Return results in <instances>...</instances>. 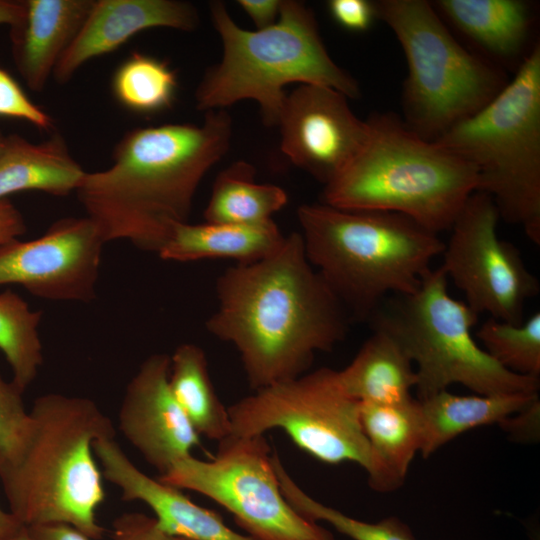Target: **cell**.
Instances as JSON below:
<instances>
[{
    "mask_svg": "<svg viewBox=\"0 0 540 540\" xmlns=\"http://www.w3.org/2000/svg\"><path fill=\"white\" fill-rule=\"evenodd\" d=\"M346 393L360 403L398 404L413 398V363L387 333L373 329L353 360L338 371Z\"/></svg>",
    "mask_w": 540,
    "mask_h": 540,
    "instance_id": "603a6c76",
    "label": "cell"
},
{
    "mask_svg": "<svg viewBox=\"0 0 540 540\" xmlns=\"http://www.w3.org/2000/svg\"><path fill=\"white\" fill-rule=\"evenodd\" d=\"M264 435H230L210 460L177 461L158 480L202 494L228 510L253 540H335L284 497Z\"/></svg>",
    "mask_w": 540,
    "mask_h": 540,
    "instance_id": "8fae6325",
    "label": "cell"
},
{
    "mask_svg": "<svg viewBox=\"0 0 540 540\" xmlns=\"http://www.w3.org/2000/svg\"><path fill=\"white\" fill-rule=\"evenodd\" d=\"M348 97L325 86L303 84L287 93L277 127L281 151L324 186L355 158L368 135L367 120Z\"/></svg>",
    "mask_w": 540,
    "mask_h": 540,
    "instance_id": "5bb4252c",
    "label": "cell"
},
{
    "mask_svg": "<svg viewBox=\"0 0 540 540\" xmlns=\"http://www.w3.org/2000/svg\"><path fill=\"white\" fill-rule=\"evenodd\" d=\"M441 267L431 269L410 295H397L372 317L373 329L390 335L416 365L417 399L461 384L476 394H536L539 377L500 366L472 336L479 315L448 292Z\"/></svg>",
    "mask_w": 540,
    "mask_h": 540,
    "instance_id": "ba28073f",
    "label": "cell"
},
{
    "mask_svg": "<svg viewBox=\"0 0 540 540\" xmlns=\"http://www.w3.org/2000/svg\"><path fill=\"white\" fill-rule=\"evenodd\" d=\"M115 438L111 419L86 397H37L13 452L0 459V482L10 512L25 526L64 523L92 540L104 528L96 510L106 493L93 450Z\"/></svg>",
    "mask_w": 540,
    "mask_h": 540,
    "instance_id": "3957f363",
    "label": "cell"
},
{
    "mask_svg": "<svg viewBox=\"0 0 540 540\" xmlns=\"http://www.w3.org/2000/svg\"><path fill=\"white\" fill-rule=\"evenodd\" d=\"M84 174L59 133L38 144L16 134L5 136L0 148V201L22 191L64 197L76 191Z\"/></svg>",
    "mask_w": 540,
    "mask_h": 540,
    "instance_id": "ffe728a7",
    "label": "cell"
},
{
    "mask_svg": "<svg viewBox=\"0 0 540 540\" xmlns=\"http://www.w3.org/2000/svg\"><path fill=\"white\" fill-rule=\"evenodd\" d=\"M199 13L179 0H94L77 35L59 59L53 77L68 82L89 60L111 53L135 34L157 27L192 31Z\"/></svg>",
    "mask_w": 540,
    "mask_h": 540,
    "instance_id": "2e32d148",
    "label": "cell"
},
{
    "mask_svg": "<svg viewBox=\"0 0 540 540\" xmlns=\"http://www.w3.org/2000/svg\"><path fill=\"white\" fill-rule=\"evenodd\" d=\"M23 13L22 1L0 0V24L14 25Z\"/></svg>",
    "mask_w": 540,
    "mask_h": 540,
    "instance_id": "ab89813d",
    "label": "cell"
},
{
    "mask_svg": "<svg viewBox=\"0 0 540 540\" xmlns=\"http://www.w3.org/2000/svg\"><path fill=\"white\" fill-rule=\"evenodd\" d=\"M273 463L284 497L304 517L315 522L324 521L353 540H416L409 526L396 517L365 522L322 504L292 479L276 452Z\"/></svg>",
    "mask_w": 540,
    "mask_h": 540,
    "instance_id": "f1b7e54d",
    "label": "cell"
},
{
    "mask_svg": "<svg viewBox=\"0 0 540 540\" xmlns=\"http://www.w3.org/2000/svg\"><path fill=\"white\" fill-rule=\"evenodd\" d=\"M375 6L407 62L402 120L422 138L436 140L506 86L503 73L460 45L429 2L381 0Z\"/></svg>",
    "mask_w": 540,
    "mask_h": 540,
    "instance_id": "9c48e42d",
    "label": "cell"
},
{
    "mask_svg": "<svg viewBox=\"0 0 540 540\" xmlns=\"http://www.w3.org/2000/svg\"><path fill=\"white\" fill-rule=\"evenodd\" d=\"M228 413L232 435H264L277 428L323 463L369 467L360 402L346 393L337 370L322 367L254 390L228 406Z\"/></svg>",
    "mask_w": 540,
    "mask_h": 540,
    "instance_id": "30bf717a",
    "label": "cell"
},
{
    "mask_svg": "<svg viewBox=\"0 0 540 540\" xmlns=\"http://www.w3.org/2000/svg\"><path fill=\"white\" fill-rule=\"evenodd\" d=\"M169 387L200 437L220 442L232 434L228 407L215 390L206 354L200 346L182 343L174 350L170 356Z\"/></svg>",
    "mask_w": 540,
    "mask_h": 540,
    "instance_id": "d4e9b609",
    "label": "cell"
},
{
    "mask_svg": "<svg viewBox=\"0 0 540 540\" xmlns=\"http://www.w3.org/2000/svg\"><path fill=\"white\" fill-rule=\"evenodd\" d=\"M42 311L11 289L0 293V351L12 370V381L25 391L36 379L43 364L39 335Z\"/></svg>",
    "mask_w": 540,
    "mask_h": 540,
    "instance_id": "4316f807",
    "label": "cell"
},
{
    "mask_svg": "<svg viewBox=\"0 0 540 540\" xmlns=\"http://www.w3.org/2000/svg\"><path fill=\"white\" fill-rule=\"evenodd\" d=\"M104 244L88 216L59 219L36 239L0 244V286L19 285L50 301L90 303Z\"/></svg>",
    "mask_w": 540,
    "mask_h": 540,
    "instance_id": "4fadbf2b",
    "label": "cell"
},
{
    "mask_svg": "<svg viewBox=\"0 0 540 540\" xmlns=\"http://www.w3.org/2000/svg\"><path fill=\"white\" fill-rule=\"evenodd\" d=\"M475 336L489 356L503 368L519 375L539 377V312L520 324L489 317L481 324Z\"/></svg>",
    "mask_w": 540,
    "mask_h": 540,
    "instance_id": "f546056e",
    "label": "cell"
},
{
    "mask_svg": "<svg viewBox=\"0 0 540 540\" xmlns=\"http://www.w3.org/2000/svg\"><path fill=\"white\" fill-rule=\"evenodd\" d=\"M113 540H191L163 529L155 517L140 512H127L112 524Z\"/></svg>",
    "mask_w": 540,
    "mask_h": 540,
    "instance_id": "d6a6232c",
    "label": "cell"
},
{
    "mask_svg": "<svg viewBox=\"0 0 540 540\" xmlns=\"http://www.w3.org/2000/svg\"><path fill=\"white\" fill-rule=\"evenodd\" d=\"M24 391L0 374V459L9 456L26 427L29 412L23 401Z\"/></svg>",
    "mask_w": 540,
    "mask_h": 540,
    "instance_id": "4dcf8cb0",
    "label": "cell"
},
{
    "mask_svg": "<svg viewBox=\"0 0 540 540\" xmlns=\"http://www.w3.org/2000/svg\"><path fill=\"white\" fill-rule=\"evenodd\" d=\"M422 421L420 453L427 458L458 435L499 423L529 408L538 393L455 395L447 390L417 399Z\"/></svg>",
    "mask_w": 540,
    "mask_h": 540,
    "instance_id": "7402d4cb",
    "label": "cell"
},
{
    "mask_svg": "<svg viewBox=\"0 0 540 540\" xmlns=\"http://www.w3.org/2000/svg\"><path fill=\"white\" fill-rule=\"evenodd\" d=\"M256 29H265L279 18L282 0H239L237 2Z\"/></svg>",
    "mask_w": 540,
    "mask_h": 540,
    "instance_id": "d590c367",
    "label": "cell"
},
{
    "mask_svg": "<svg viewBox=\"0 0 540 540\" xmlns=\"http://www.w3.org/2000/svg\"><path fill=\"white\" fill-rule=\"evenodd\" d=\"M255 176V167L246 161L220 171L203 212L205 222L259 225L272 221L287 205L288 195L277 185L257 183Z\"/></svg>",
    "mask_w": 540,
    "mask_h": 540,
    "instance_id": "484cf974",
    "label": "cell"
},
{
    "mask_svg": "<svg viewBox=\"0 0 540 540\" xmlns=\"http://www.w3.org/2000/svg\"><path fill=\"white\" fill-rule=\"evenodd\" d=\"M472 165L500 218L540 244V46L484 108L434 140Z\"/></svg>",
    "mask_w": 540,
    "mask_h": 540,
    "instance_id": "52a82bcc",
    "label": "cell"
},
{
    "mask_svg": "<svg viewBox=\"0 0 540 540\" xmlns=\"http://www.w3.org/2000/svg\"><path fill=\"white\" fill-rule=\"evenodd\" d=\"M499 219L492 198L475 191L450 228L440 267L475 313L520 324L524 305L539 293L540 284L518 248L499 238Z\"/></svg>",
    "mask_w": 540,
    "mask_h": 540,
    "instance_id": "7c38bea8",
    "label": "cell"
},
{
    "mask_svg": "<svg viewBox=\"0 0 540 540\" xmlns=\"http://www.w3.org/2000/svg\"><path fill=\"white\" fill-rule=\"evenodd\" d=\"M94 0H26L11 26L15 65L28 87L44 89L68 46L83 25Z\"/></svg>",
    "mask_w": 540,
    "mask_h": 540,
    "instance_id": "ac0fdd59",
    "label": "cell"
},
{
    "mask_svg": "<svg viewBox=\"0 0 540 540\" xmlns=\"http://www.w3.org/2000/svg\"><path fill=\"white\" fill-rule=\"evenodd\" d=\"M222 44L221 60L208 68L195 91L196 107L211 111L253 100L263 124L277 126L287 96L297 83L333 88L358 98V82L329 55L313 11L303 2L282 0L278 20L268 28L246 30L224 3L209 5Z\"/></svg>",
    "mask_w": 540,
    "mask_h": 540,
    "instance_id": "5b68a950",
    "label": "cell"
},
{
    "mask_svg": "<svg viewBox=\"0 0 540 540\" xmlns=\"http://www.w3.org/2000/svg\"><path fill=\"white\" fill-rule=\"evenodd\" d=\"M367 123L363 146L324 186L322 202L343 209L399 213L436 234L450 230L477 190L475 168L422 138L392 113H376Z\"/></svg>",
    "mask_w": 540,
    "mask_h": 540,
    "instance_id": "8992f818",
    "label": "cell"
},
{
    "mask_svg": "<svg viewBox=\"0 0 540 540\" xmlns=\"http://www.w3.org/2000/svg\"><path fill=\"white\" fill-rule=\"evenodd\" d=\"M539 411L540 405L537 400L529 408L510 416L500 425L514 438L535 440L539 436Z\"/></svg>",
    "mask_w": 540,
    "mask_h": 540,
    "instance_id": "e575fe53",
    "label": "cell"
},
{
    "mask_svg": "<svg viewBox=\"0 0 540 540\" xmlns=\"http://www.w3.org/2000/svg\"><path fill=\"white\" fill-rule=\"evenodd\" d=\"M285 238L273 220L259 225L188 221L174 228L157 255L175 262L224 258L248 264L274 253Z\"/></svg>",
    "mask_w": 540,
    "mask_h": 540,
    "instance_id": "44dd1931",
    "label": "cell"
},
{
    "mask_svg": "<svg viewBox=\"0 0 540 540\" xmlns=\"http://www.w3.org/2000/svg\"><path fill=\"white\" fill-rule=\"evenodd\" d=\"M177 76L167 62L140 52L132 53L116 69L112 91L126 109L154 114L172 106Z\"/></svg>",
    "mask_w": 540,
    "mask_h": 540,
    "instance_id": "83f0119b",
    "label": "cell"
},
{
    "mask_svg": "<svg viewBox=\"0 0 540 540\" xmlns=\"http://www.w3.org/2000/svg\"><path fill=\"white\" fill-rule=\"evenodd\" d=\"M227 110L207 111L200 124L135 128L117 142L109 168L85 172L79 202L106 242L126 240L158 254L174 228L188 222L207 172L228 152Z\"/></svg>",
    "mask_w": 540,
    "mask_h": 540,
    "instance_id": "7a4b0ae2",
    "label": "cell"
},
{
    "mask_svg": "<svg viewBox=\"0 0 540 540\" xmlns=\"http://www.w3.org/2000/svg\"><path fill=\"white\" fill-rule=\"evenodd\" d=\"M297 218L305 254L349 316L369 318L388 293L410 295L445 242L394 212L302 204Z\"/></svg>",
    "mask_w": 540,
    "mask_h": 540,
    "instance_id": "277c9868",
    "label": "cell"
},
{
    "mask_svg": "<svg viewBox=\"0 0 540 540\" xmlns=\"http://www.w3.org/2000/svg\"><path fill=\"white\" fill-rule=\"evenodd\" d=\"M103 477L117 486L124 501H141L166 531L191 540H253L228 527L214 511L199 506L178 488L139 470L115 438L93 443Z\"/></svg>",
    "mask_w": 540,
    "mask_h": 540,
    "instance_id": "e0dca14e",
    "label": "cell"
},
{
    "mask_svg": "<svg viewBox=\"0 0 540 540\" xmlns=\"http://www.w3.org/2000/svg\"><path fill=\"white\" fill-rule=\"evenodd\" d=\"M14 540H33L30 534L27 531V528L24 527L19 535Z\"/></svg>",
    "mask_w": 540,
    "mask_h": 540,
    "instance_id": "60d3db41",
    "label": "cell"
},
{
    "mask_svg": "<svg viewBox=\"0 0 540 540\" xmlns=\"http://www.w3.org/2000/svg\"><path fill=\"white\" fill-rule=\"evenodd\" d=\"M4 139H5V136L2 134V132L0 130V148H1L2 144H3Z\"/></svg>",
    "mask_w": 540,
    "mask_h": 540,
    "instance_id": "b9f144b4",
    "label": "cell"
},
{
    "mask_svg": "<svg viewBox=\"0 0 540 540\" xmlns=\"http://www.w3.org/2000/svg\"><path fill=\"white\" fill-rule=\"evenodd\" d=\"M170 356H148L126 386L119 409V429L160 475L200 446L194 430L169 387Z\"/></svg>",
    "mask_w": 540,
    "mask_h": 540,
    "instance_id": "9a60e30c",
    "label": "cell"
},
{
    "mask_svg": "<svg viewBox=\"0 0 540 540\" xmlns=\"http://www.w3.org/2000/svg\"><path fill=\"white\" fill-rule=\"evenodd\" d=\"M215 293L205 327L238 351L253 390L308 372L348 331L349 314L308 261L299 232L264 259L228 267Z\"/></svg>",
    "mask_w": 540,
    "mask_h": 540,
    "instance_id": "6da1fadb",
    "label": "cell"
},
{
    "mask_svg": "<svg viewBox=\"0 0 540 540\" xmlns=\"http://www.w3.org/2000/svg\"><path fill=\"white\" fill-rule=\"evenodd\" d=\"M328 10L338 25L352 32L368 30L377 18L375 2L367 0H330Z\"/></svg>",
    "mask_w": 540,
    "mask_h": 540,
    "instance_id": "836d02e7",
    "label": "cell"
},
{
    "mask_svg": "<svg viewBox=\"0 0 540 540\" xmlns=\"http://www.w3.org/2000/svg\"><path fill=\"white\" fill-rule=\"evenodd\" d=\"M0 116L27 121L42 130L53 128V119L26 95L17 81L0 68Z\"/></svg>",
    "mask_w": 540,
    "mask_h": 540,
    "instance_id": "1f68e13d",
    "label": "cell"
},
{
    "mask_svg": "<svg viewBox=\"0 0 540 540\" xmlns=\"http://www.w3.org/2000/svg\"><path fill=\"white\" fill-rule=\"evenodd\" d=\"M26 230L21 212L8 199L0 201V244L17 239Z\"/></svg>",
    "mask_w": 540,
    "mask_h": 540,
    "instance_id": "8d00e7d4",
    "label": "cell"
},
{
    "mask_svg": "<svg viewBox=\"0 0 540 540\" xmlns=\"http://www.w3.org/2000/svg\"><path fill=\"white\" fill-rule=\"evenodd\" d=\"M434 6L463 34L502 58L520 52L532 21L529 5L521 0H438Z\"/></svg>",
    "mask_w": 540,
    "mask_h": 540,
    "instance_id": "cb8c5ba5",
    "label": "cell"
},
{
    "mask_svg": "<svg viewBox=\"0 0 540 540\" xmlns=\"http://www.w3.org/2000/svg\"><path fill=\"white\" fill-rule=\"evenodd\" d=\"M33 540H92L78 529L64 523L26 527Z\"/></svg>",
    "mask_w": 540,
    "mask_h": 540,
    "instance_id": "74e56055",
    "label": "cell"
},
{
    "mask_svg": "<svg viewBox=\"0 0 540 540\" xmlns=\"http://www.w3.org/2000/svg\"><path fill=\"white\" fill-rule=\"evenodd\" d=\"M360 419L369 447L370 487L382 493L399 489L422 445L417 398L398 404L360 403Z\"/></svg>",
    "mask_w": 540,
    "mask_h": 540,
    "instance_id": "d6986e66",
    "label": "cell"
},
{
    "mask_svg": "<svg viewBox=\"0 0 540 540\" xmlns=\"http://www.w3.org/2000/svg\"><path fill=\"white\" fill-rule=\"evenodd\" d=\"M25 526L0 506V540H14Z\"/></svg>",
    "mask_w": 540,
    "mask_h": 540,
    "instance_id": "f35d334b",
    "label": "cell"
}]
</instances>
